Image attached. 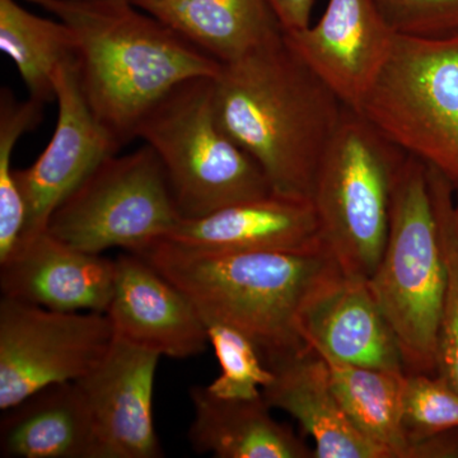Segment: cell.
Instances as JSON below:
<instances>
[{
	"mask_svg": "<svg viewBox=\"0 0 458 458\" xmlns=\"http://www.w3.org/2000/svg\"><path fill=\"white\" fill-rule=\"evenodd\" d=\"M0 49L16 65L30 98L55 101L56 71L73 60V38L62 21L32 13L17 0H0Z\"/></svg>",
	"mask_w": 458,
	"mask_h": 458,
	"instance_id": "cell-22",
	"label": "cell"
},
{
	"mask_svg": "<svg viewBox=\"0 0 458 458\" xmlns=\"http://www.w3.org/2000/svg\"><path fill=\"white\" fill-rule=\"evenodd\" d=\"M116 265L106 312L114 335L174 360L205 352L207 327L188 295L140 255H120Z\"/></svg>",
	"mask_w": 458,
	"mask_h": 458,
	"instance_id": "cell-14",
	"label": "cell"
},
{
	"mask_svg": "<svg viewBox=\"0 0 458 458\" xmlns=\"http://www.w3.org/2000/svg\"><path fill=\"white\" fill-rule=\"evenodd\" d=\"M285 33L302 31L311 25L316 0H267Z\"/></svg>",
	"mask_w": 458,
	"mask_h": 458,
	"instance_id": "cell-28",
	"label": "cell"
},
{
	"mask_svg": "<svg viewBox=\"0 0 458 458\" xmlns=\"http://www.w3.org/2000/svg\"><path fill=\"white\" fill-rule=\"evenodd\" d=\"M286 41L346 107L360 110L397 35L373 0H328L324 14Z\"/></svg>",
	"mask_w": 458,
	"mask_h": 458,
	"instance_id": "cell-11",
	"label": "cell"
},
{
	"mask_svg": "<svg viewBox=\"0 0 458 458\" xmlns=\"http://www.w3.org/2000/svg\"><path fill=\"white\" fill-rule=\"evenodd\" d=\"M325 360L334 390L358 429L387 452L388 458H412L403 428L406 373Z\"/></svg>",
	"mask_w": 458,
	"mask_h": 458,
	"instance_id": "cell-21",
	"label": "cell"
},
{
	"mask_svg": "<svg viewBox=\"0 0 458 458\" xmlns=\"http://www.w3.org/2000/svg\"><path fill=\"white\" fill-rule=\"evenodd\" d=\"M194 419L189 441L216 458H315L301 437L271 415L264 399H221L207 387L190 390Z\"/></svg>",
	"mask_w": 458,
	"mask_h": 458,
	"instance_id": "cell-18",
	"label": "cell"
},
{
	"mask_svg": "<svg viewBox=\"0 0 458 458\" xmlns=\"http://www.w3.org/2000/svg\"><path fill=\"white\" fill-rule=\"evenodd\" d=\"M57 120L53 137L30 167L14 168L26 207V225L21 241L47 231L53 213L69 194L107 157L119 153L120 144L92 113L66 62L54 77Z\"/></svg>",
	"mask_w": 458,
	"mask_h": 458,
	"instance_id": "cell-10",
	"label": "cell"
},
{
	"mask_svg": "<svg viewBox=\"0 0 458 458\" xmlns=\"http://www.w3.org/2000/svg\"><path fill=\"white\" fill-rule=\"evenodd\" d=\"M406 155L346 107L313 180L325 246L344 276L369 280L384 254L394 183Z\"/></svg>",
	"mask_w": 458,
	"mask_h": 458,
	"instance_id": "cell-5",
	"label": "cell"
},
{
	"mask_svg": "<svg viewBox=\"0 0 458 458\" xmlns=\"http://www.w3.org/2000/svg\"><path fill=\"white\" fill-rule=\"evenodd\" d=\"M262 388L271 408L288 412L315 442V458H388L352 423L331 381L327 361L306 351L276 364Z\"/></svg>",
	"mask_w": 458,
	"mask_h": 458,
	"instance_id": "cell-17",
	"label": "cell"
},
{
	"mask_svg": "<svg viewBox=\"0 0 458 458\" xmlns=\"http://www.w3.org/2000/svg\"><path fill=\"white\" fill-rule=\"evenodd\" d=\"M399 36L450 38L458 36V0H373Z\"/></svg>",
	"mask_w": 458,
	"mask_h": 458,
	"instance_id": "cell-27",
	"label": "cell"
},
{
	"mask_svg": "<svg viewBox=\"0 0 458 458\" xmlns=\"http://www.w3.org/2000/svg\"><path fill=\"white\" fill-rule=\"evenodd\" d=\"M116 273V260L83 251L44 231L21 241L0 265V289L3 297L54 311L106 313Z\"/></svg>",
	"mask_w": 458,
	"mask_h": 458,
	"instance_id": "cell-13",
	"label": "cell"
},
{
	"mask_svg": "<svg viewBox=\"0 0 458 458\" xmlns=\"http://www.w3.org/2000/svg\"><path fill=\"white\" fill-rule=\"evenodd\" d=\"M162 240L216 252L328 251L311 199L271 194L181 219Z\"/></svg>",
	"mask_w": 458,
	"mask_h": 458,
	"instance_id": "cell-15",
	"label": "cell"
},
{
	"mask_svg": "<svg viewBox=\"0 0 458 458\" xmlns=\"http://www.w3.org/2000/svg\"><path fill=\"white\" fill-rule=\"evenodd\" d=\"M219 126L251 157L273 192L311 199L345 105L276 33L214 78Z\"/></svg>",
	"mask_w": 458,
	"mask_h": 458,
	"instance_id": "cell-1",
	"label": "cell"
},
{
	"mask_svg": "<svg viewBox=\"0 0 458 458\" xmlns=\"http://www.w3.org/2000/svg\"><path fill=\"white\" fill-rule=\"evenodd\" d=\"M181 219L164 165L144 144L104 159L56 208L47 231L90 254L114 247L137 254Z\"/></svg>",
	"mask_w": 458,
	"mask_h": 458,
	"instance_id": "cell-8",
	"label": "cell"
},
{
	"mask_svg": "<svg viewBox=\"0 0 458 458\" xmlns=\"http://www.w3.org/2000/svg\"><path fill=\"white\" fill-rule=\"evenodd\" d=\"M26 2L68 27L80 89L120 147L135 140L141 120L172 89L221 72L222 63L132 0Z\"/></svg>",
	"mask_w": 458,
	"mask_h": 458,
	"instance_id": "cell-2",
	"label": "cell"
},
{
	"mask_svg": "<svg viewBox=\"0 0 458 458\" xmlns=\"http://www.w3.org/2000/svg\"><path fill=\"white\" fill-rule=\"evenodd\" d=\"M190 44L233 62L283 31L267 0H132Z\"/></svg>",
	"mask_w": 458,
	"mask_h": 458,
	"instance_id": "cell-20",
	"label": "cell"
},
{
	"mask_svg": "<svg viewBox=\"0 0 458 458\" xmlns=\"http://www.w3.org/2000/svg\"><path fill=\"white\" fill-rule=\"evenodd\" d=\"M159 358L114 335L104 360L75 381L89 405L98 458L164 457L153 420Z\"/></svg>",
	"mask_w": 458,
	"mask_h": 458,
	"instance_id": "cell-12",
	"label": "cell"
},
{
	"mask_svg": "<svg viewBox=\"0 0 458 458\" xmlns=\"http://www.w3.org/2000/svg\"><path fill=\"white\" fill-rule=\"evenodd\" d=\"M114 340L107 313L63 312L0 301V410L36 391L82 378Z\"/></svg>",
	"mask_w": 458,
	"mask_h": 458,
	"instance_id": "cell-9",
	"label": "cell"
},
{
	"mask_svg": "<svg viewBox=\"0 0 458 458\" xmlns=\"http://www.w3.org/2000/svg\"><path fill=\"white\" fill-rule=\"evenodd\" d=\"M370 291L408 375L438 373V335L447 270L428 167L408 156L394 183L390 225Z\"/></svg>",
	"mask_w": 458,
	"mask_h": 458,
	"instance_id": "cell-4",
	"label": "cell"
},
{
	"mask_svg": "<svg viewBox=\"0 0 458 458\" xmlns=\"http://www.w3.org/2000/svg\"><path fill=\"white\" fill-rule=\"evenodd\" d=\"M0 454L7 458H98V441L77 382L36 391L4 410Z\"/></svg>",
	"mask_w": 458,
	"mask_h": 458,
	"instance_id": "cell-19",
	"label": "cell"
},
{
	"mask_svg": "<svg viewBox=\"0 0 458 458\" xmlns=\"http://www.w3.org/2000/svg\"><path fill=\"white\" fill-rule=\"evenodd\" d=\"M428 177L447 270L439 325L438 375L458 391V189L433 168L428 167Z\"/></svg>",
	"mask_w": 458,
	"mask_h": 458,
	"instance_id": "cell-24",
	"label": "cell"
},
{
	"mask_svg": "<svg viewBox=\"0 0 458 458\" xmlns=\"http://www.w3.org/2000/svg\"><path fill=\"white\" fill-rule=\"evenodd\" d=\"M358 113L458 189V36L397 35Z\"/></svg>",
	"mask_w": 458,
	"mask_h": 458,
	"instance_id": "cell-7",
	"label": "cell"
},
{
	"mask_svg": "<svg viewBox=\"0 0 458 458\" xmlns=\"http://www.w3.org/2000/svg\"><path fill=\"white\" fill-rule=\"evenodd\" d=\"M135 138L158 156L183 219L273 192L259 165L219 126L214 78L172 89L144 116Z\"/></svg>",
	"mask_w": 458,
	"mask_h": 458,
	"instance_id": "cell-6",
	"label": "cell"
},
{
	"mask_svg": "<svg viewBox=\"0 0 458 458\" xmlns=\"http://www.w3.org/2000/svg\"><path fill=\"white\" fill-rule=\"evenodd\" d=\"M208 340L213 346L221 373L207 386L221 399H256L274 379L258 346L237 328L221 322H205Z\"/></svg>",
	"mask_w": 458,
	"mask_h": 458,
	"instance_id": "cell-25",
	"label": "cell"
},
{
	"mask_svg": "<svg viewBox=\"0 0 458 458\" xmlns=\"http://www.w3.org/2000/svg\"><path fill=\"white\" fill-rule=\"evenodd\" d=\"M301 331L325 360L405 372L393 328L367 279L342 274L319 289L304 307Z\"/></svg>",
	"mask_w": 458,
	"mask_h": 458,
	"instance_id": "cell-16",
	"label": "cell"
},
{
	"mask_svg": "<svg viewBox=\"0 0 458 458\" xmlns=\"http://www.w3.org/2000/svg\"><path fill=\"white\" fill-rule=\"evenodd\" d=\"M44 104L18 101L11 89L0 95V264L16 251L26 225V207L12 165L18 140L38 128Z\"/></svg>",
	"mask_w": 458,
	"mask_h": 458,
	"instance_id": "cell-23",
	"label": "cell"
},
{
	"mask_svg": "<svg viewBox=\"0 0 458 458\" xmlns=\"http://www.w3.org/2000/svg\"><path fill=\"white\" fill-rule=\"evenodd\" d=\"M137 255L188 295L204 322L250 337L269 369L310 348L304 307L343 274L328 251L216 252L158 240Z\"/></svg>",
	"mask_w": 458,
	"mask_h": 458,
	"instance_id": "cell-3",
	"label": "cell"
},
{
	"mask_svg": "<svg viewBox=\"0 0 458 458\" xmlns=\"http://www.w3.org/2000/svg\"><path fill=\"white\" fill-rule=\"evenodd\" d=\"M403 428L417 458L418 443L458 429V391L438 375H405Z\"/></svg>",
	"mask_w": 458,
	"mask_h": 458,
	"instance_id": "cell-26",
	"label": "cell"
}]
</instances>
